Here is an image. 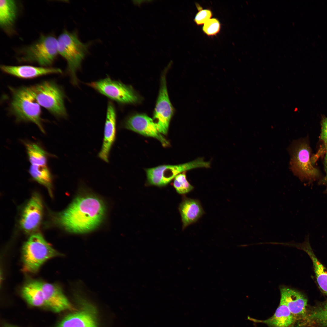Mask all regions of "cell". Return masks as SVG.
<instances>
[{"mask_svg": "<svg viewBox=\"0 0 327 327\" xmlns=\"http://www.w3.org/2000/svg\"><path fill=\"white\" fill-rule=\"evenodd\" d=\"M105 212L102 201L88 195L78 197L55 218L56 223L70 232L84 233L92 231L101 223Z\"/></svg>", "mask_w": 327, "mask_h": 327, "instance_id": "obj_1", "label": "cell"}, {"mask_svg": "<svg viewBox=\"0 0 327 327\" xmlns=\"http://www.w3.org/2000/svg\"><path fill=\"white\" fill-rule=\"evenodd\" d=\"M11 98L9 112L17 122H32L45 133L41 106L31 92L29 86L9 87Z\"/></svg>", "mask_w": 327, "mask_h": 327, "instance_id": "obj_2", "label": "cell"}, {"mask_svg": "<svg viewBox=\"0 0 327 327\" xmlns=\"http://www.w3.org/2000/svg\"><path fill=\"white\" fill-rule=\"evenodd\" d=\"M29 87L41 106L57 118L67 117L64 104L65 94L62 88L56 81L45 80Z\"/></svg>", "mask_w": 327, "mask_h": 327, "instance_id": "obj_3", "label": "cell"}, {"mask_svg": "<svg viewBox=\"0 0 327 327\" xmlns=\"http://www.w3.org/2000/svg\"><path fill=\"white\" fill-rule=\"evenodd\" d=\"M57 41L58 53L67 61V71L71 83L77 85V71L87 54L88 45L81 41L75 32L66 30L60 35Z\"/></svg>", "mask_w": 327, "mask_h": 327, "instance_id": "obj_4", "label": "cell"}, {"mask_svg": "<svg viewBox=\"0 0 327 327\" xmlns=\"http://www.w3.org/2000/svg\"><path fill=\"white\" fill-rule=\"evenodd\" d=\"M61 255L41 234H34L23 247V270L27 272L36 273L47 260Z\"/></svg>", "mask_w": 327, "mask_h": 327, "instance_id": "obj_5", "label": "cell"}, {"mask_svg": "<svg viewBox=\"0 0 327 327\" xmlns=\"http://www.w3.org/2000/svg\"><path fill=\"white\" fill-rule=\"evenodd\" d=\"M19 61L36 63L39 66L51 67L58 54L57 39L51 35L41 36L22 50Z\"/></svg>", "mask_w": 327, "mask_h": 327, "instance_id": "obj_6", "label": "cell"}, {"mask_svg": "<svg viewBox=\"0 0 327 327\" xmlns=\"http://www.w3.org/2000/svg\"><path fill=\"white\" fill-rule=\"evenodd\" d=\"M290 165L293 173L302 180L312 182L319 177L318 170L312 165L310 160V148L305 141L295 143L291 148Z\"/></svg>", "mask_w": 327, "mask_h": 327, "instance_id": "obj_7", "label": "cell"}, {"mask_svg": "<svg viewBox=\"0 0 327 327\" xmlns=\"http://www.w3.org/2000/svg\"><path fill=\"white\" fill-rule=\"evenodd\" d=\"M207 166V162L200 158L183 164L162 165L148 168L146 170L147 182L150 185L164 186L181 173L195 168H206Z\"/></svg>", "mask_w": 327, "mask_h": 327, "instance_id": "obj_8", "label": "cell"}, {"mask_svg": "<svg viewBox=\"0 0 327 327\" xmlns=\"http://www.w3.org/2000/svg\"><path fill=\"white\" fill-rule=\"evenodd\" d=\"M86 84L111 100L119 103H134L138 99L131 88L109 77Z\"/></svg>", "mask_w": 327, "mask_h": 327, "instance_id": "obj_9", "label": "cell"}, {"mask_svg": "<svg viewBox=\"0 0 327 327\" xmlns=\"http://www.w3.org/2000/svg\"><path fill=\"white\" fill-rule=\"evenodd\" d=\"M173 113V109L168 94L165 76L162 77L160 92L155 109L154 118L159 131L166 135Z\"/></svg>", "mask_w": 327, "mask_h": 327, "instance_id": "obj_10", "label": "cell"}, {"mask_svg": "<svg viewBox=\"0 0 327 327\" xmlns=\"http://www.w3.org/2000/svg\"><path fill=\"white\" fill-rule=\"evenodd\" d=\"M124 127L143 136L156 139L164 147L169 145L168 141L159 131L156 122L146 114H138L129 117L125 121Z\"/></svg>", "mask_w": 327, "mask_h": 327, "instance_id": "obj_11", "label": "cell"}, {"mask_svg": "<svg viewBox=\"0 0 327 327\" xmlns=\"http://www.w3.org/2000/svg\"><path fill=\"white\" fill-rule=\"evenodd\" d=\"M43 213V206L41 198L38 194H34L23 211L20 221L22 229L28 233L36 230L40 224Z\"/></svg>", "mask_w": 327, "mask_h": 327, "instance_id": "obj_12", "label": "cell"}, {"mask_svg": "<svg viewBox=\"0 0 327 327\" xmlns=\"http://www.w3.org/2000/svg\"><path fill=\"white\" fill-rule=\"evenodd\" d=\"M116 132V115L114 104L108 102L105 123L104 137L98 157L107 163L109 162L110 151L115 141Z\"/></svg>", "mask_w": 327, "mask_h": 327, "instance_id": "obj_13", "label": "cell"}, {"mask_svg": "<svg viewBox=\"0 0 327 327\" xmlns=\"http://www.w3.org/2000/svg\"><path fill=\"white\" fill-rule=\"evenodd\" d=\"M2 71L6 74L21 79H31L42 76L62 73L59 68L52 67L34 66L28 65H1Z\"/></svg>", "mask_w": 327, "mask_h": 327, "instance_id": "obj_14", "label": "cell"}, {"mask_svg": "<svg viewBox=\"0 0 327 327\" xmlns=\"http://www.w3.org/2000/svg\"><path fill=\"white\" fill-rule=\"evenodd\" d=\"M280 291V301L286 305L297 322H300L307 312V299L300 292L287 287L281 286Z\"/></svg>", "mask_w": 327, "mask_h": 327, "instance_id": "obj_15", "label": "cell"}, {"mask_svg": "<svg viewBox=\"0 0 327 327\" xmlns=\"http://www.w3.org/2000/svg\"><path fill=\"white\" fill-rule=\"evenodd\" d=\"M45 306L53 311L58 312L71 308V305L61 288L58 285L40 281Z\"/></svg>", "mask_w": 327, "mask_h": 327, "instance_id": "obj_16", "label": "cell"}, {"mask_svg": "<svg viewBox=\"0 0 327 327\" xmlns=\"http://www.w3.org/2000/svg\"><path fill=\"white\" fill-rule=\"evenodd\" d=\"M248 319L255 322L265 324L269 327H293L297 322L288 307L280 301L274 314L269 318L264 320L256 319L250 317H249Z\"/></svg>", "mask_w": 327, "mask_h": 327, "instance_id": "obj_17", "label": "cell"}, {"mask_svg": "<svg viewBox=\"0 0 327 327\" xmlns=\"http://www.w3.org/2000/svg\"><path fill=\"white\" fill-rule=\"evenodd\" d=\"M179 210L183 223V229L197 222L204 213L200 202L197 199L184 197Z\"/></svg>", "mask_w": 327, "mask_h": 327, "instance_id": "obj_18", "label": "cell"}, {"mask_svg": "<svg viewBox=\"0 0 327 327\" xmlns=\"http://www.w3.org/2000/svg\"><path fill=\"white\" fill-rule=\"evenodd\" d=\"M57 327H97L94 315L86 311L78 312L64 317Z\"/></svg>", "mask_w": 327, "mask_h": 327, "instance_id": "obj_19", "label": "cell"}, {"mask_svg": "<svg viewBox=\"0 0 327 327\" xmlns=\"http://www.w3.org/2000/svg\"><path fill=\"white\" fill-rule=\"evenodd\" d=\"M21 293L23 298L30 305L36 307L45 306L40 281H29L23 287Z\"/></svg>", "mask_w": 327, "mask_h": 327, "instance_id": "obj_20", "label": "cell"}, {"mask_svg": "<svg viewBox=\"0 0 327 327\" xmlns=\"http://www.w3.org/2000/svg\"><path fill=\"white\" fill-rule=\"evenodd\" d=\"M300 325L327 327V301L307 312L301 321Z\"/></svg>", "mask_w": 327, "mask_h": 327, "instance_id": "obj_21", "label": "cell"}, {"mask_svg": "<svg viewBox=\"0 0 327 327\" xmlns=\"http://www.w3.org/2000/svg\"><path fill=\"white\" fill-rule=\"evenodd\" d=\"M312 261L318 284L322 292L327 295V270L319 261L313 253L308 240L300 246Z\"/></svg>", "mask_w": 327, "mask_h": 327, "instance_id": "obj_22", "label": "cell"}, {"mask_svg": "<svg viewBox=\"0 0 327 327\" xmlns=\"http://www.w3.org/2000/svg\"><path fill=\"white\" fill-rule=\"evenodd\" d=\"M17 3L14 0L0 1V25L4 30L13 26L18 13Z\"/></svg>", "mask_w": 327, "mask_h": 327, "instance_id": "obj_23", "label": "cell"}, {"mask_svg": "<svg viewBox=\"0 0 327 327\" xmlns=\"http://www.w3.org/2000/svg\"><path fill=\"white\" fill-rule=\"evenodd\" d=\"M29 173L33 179L45 187L51 196L52 195V177L48 168L46 165H31Z\"/></svg>", "mask_w": 327, "mask_h": 327, "instance_id": "obj_24", "label": "cell"}, {"mask_svg": "<svg viewBox=\"0 0 327 327\" xmlns=\"http://www.w3.org/2000/svg\"><path fill=\"white\" fill-rule=\"evenodd\" d=\"M28 160L31 165H47L48 154L36 143L24 142Z\"/></svg>", "mask_w": 327, "mask_h": 327, "instance_id": "obj_25", "label": "cell"}, {"mask_svg": "<svg viewBox=\"0 0 327 327\" xmlns=\"http://www.w3.org/2000/svg\"><path fill=\"white\" fill-rule=\"evenodd\" d=\"M173 185L179 194H184L192 191L193 186L189 182L187 178L186 171L181 173L174 179Z\"/></svg>", "mask_w": 327, "mask_h": 327, "instance_id": "obj_26", "label": "cell"}, {"mask_svg": "<svg viewBox=\"0 0 327 327\" xmlns=\"http://www.w3.org/2000/svg\"><path fill=\"white\" fill-rule=\"evenodd\" d=\"M220 22L215 18H210L203 25L202 28L204 33L208 36L216 35L220 32Z\"/></svg>", "mask_w": 327, "mask_h": 327, "instance_id": "obj_27", "label": "cell"}, {"mask_svg": "<svg viewBox=\"0 0 327 327\" xmlns=\"http://www.w3.org/2000/svg\"><path fill=\"white\" fill-rule=\"evenodd\" d=\"M212 13L211 11L208 9H199L196 14L194 21L198 25H204L206 22L211 18Z\"/></svg>", "mask_w": 327, "mask_h": 327, "instance_id": "obj_28", "label": "cell"}, {"mask_svg": "<svg viewBox=\"0 0 327 327\" xmlns=\"http://www.w3.org/2000/svg\"><path fill=\"white\" fill-rule=\"evenodd\" d=\"M320 139L324 143L325 149L327 147V118L322 119Z\"/></svg>", "mask_w": 327, "mask_h": 327, "instance_id": "obj_29", "label": "cell"}, {"mask_svg": "<svg viewBox=\"0 0 327 327\" xmlns=\"http://www.w3.org/2000/svg\"><path fill=\"white\" fill-rule=\"evenodd\" d=\"M325 158L324 166L325 175L320 181L319 183L326 187L325 192L327 193V147L325 148Z\"/></svg>", "mask_w": 327, "mask_h": 327, "instance_id": "obj_30", "label": "cell"}, {"mask_svg": "<svg viewBox=\"0 0 327 327\" xmlns=\"http://www.w3.org/2000/svg\"><path fill=\"white\" fill-rule=\"evenodd\" d=\"M150 1H149V0H148V1H147V0H146V1H145V0H143H143L133 1V3L134 4H135V5H140L142 3H145L146 2H150Z\"/></svg>", "mask_w": 327, "mask_h": 327, "instance_id": "obj_31", "label": "cell"}, {"mask_svg": "<svg viewBox=\"0 0 327 327\" xmlns=\"http://www.w3.org/2000/svg\"><path fill=\"white\" fill-rule=\"evenodd\" d=\"M6 327H15L12 326H7Z\"/></svg>", "mask_w": 327, "mask_h": 327, "instance_id": "obj_32", "label": "cell"}]
</instances>
